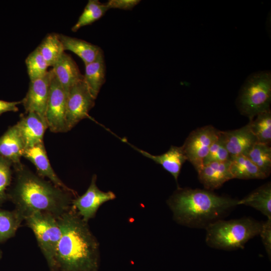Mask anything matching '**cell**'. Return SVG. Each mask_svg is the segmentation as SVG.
I'll return each instance as SVG.
<instances>
[{"instance_id":"7402d4cb","label":"cell","mask_w":271,"mask_h":271,"mask_svg":"<svg viewBox=\"0 0 271 271\" xmlns=\"http://www.w3.org/2000/svg\"><path fill=\"white\" fill-rule=\"evenodd\" d=\"M229 169L233 179H263L266 176L245 156H232Z\"/></svg>"},{"instance_id":"4dcf8cb0","label":"cell","mask_w":271,"mask_h":271,"mask_svg":"<svg viewBox=\"0 0 271 271\" xmlns=\"http://www.w3.org/2000/svg\"><path fill=\"white\" fill-rule=\"evenodd\" d=\"M264 249L268 255L271 256V219H267L262 223L259 234Z\"/></svg>"},{"instance_id":"277c9868","label":"cell","mask_w":271,"mask_h":271,"mask_svg":"<svg viewBox=\"0 0 271 271\" xmlns=\"http://www.w3.org/2000/svg\"><path fill=\"white\" fill-rule=\"evenodd\" d=\"M262 223L250 217L218 220L205 228L206 243L215 249H243L248 240L259 234Z\"/></svg>"},{"instance_id":"5b68a950","label":"cell","mask_w":271,"mask_h":271,"mask_svg":"<svg viewBox=\"0 0 271 271\" xmlns=\"http://www.w3.org/2000/svg\"><path fill=\"white\" fill-rule=\"evenodd\" d=\"M271 72L259 71L250 74L239 91L236 105L240 113L249 120L270 109Z\"/></svg>"},{"instance_id":"cb8c5ba5","label":"cell","mask_w":271,"mask_h":271,"mask_svg":"<svg viewBox=\"0 0 271 271\" xmlns=\"http://www.w3.org/2000/svg\"><path fill=\"white\" fill-rule=\"evenodd\" d=\"M24 221L15 209L9 211L0 208V243L14 237Z\"/></svg>"},{"instance_id":"52a82bcc","label":"cell","mask_w":271,"mask_h":271,"mask_svg":"<svg viewBox=\"0 0 271 271\" xmlns=\"http://www.w3.org/2000/svg\"><path fill=\"white\" fill-rule=\"evenodd\" d=\"M219 130L211 125L198 127L192 131L181 146L188 161L198 172L210 147L218 137Z\"/></svg>"},{"instance_id":"ffe728a7","label":"cell","mask_w":271,"mask_h":271,"mask_svg":"<svg viewBox=\"0 0 271 271\" xmlns=\"http://www.w3.org/2000/svg\"><path fill=\"white\" fill-rule=\"evenodd\" d=\"M64 51L69 50L78 56L85 65L96 59L102 50L96 45L84 40L71 37L63 34H59Z\"/></svg>"},{"instance_id":"d6986e66","label":"cell","mask_w":271,"mask_h":271,"mask_svg":"<svg viewBox=\"0 0 271 271\" xmlns=\"http://www.w3.org/2000/svg\"><path fill=\"white\" fill-rule=\"evenodd\" d=\"M84 81L96 99L105 81V64L103 51L93 62L85 65Z\"/></svg>"},{"instance_id":"d6a6232c","label":"cell","mask_w":271,"mask_h":271,"mask_svg":"<svg viewBox=\"0 0 271 271\" xmlns=\"http://www.w3.org/2000/svg\"><path fill=\"white\" fill-rule=\"evenodd\" d=\"M20 103H21V101L11 102L0 99V115L7 112L18 111L19 108L17 106Z\"/></svg>"},{"instance_id":"d4e9b609","label":"cell","mask_w":271,"mask_h":271,"mask_svg":"<svg viewBox=\"0 0 271 271\" xmlns=\"http://www.w3.org/2000/svg\"><path fill=\"white\" fill-rule=\"evenodd\" d=\"M250 129L257 139V143L270 144L271 111L270 109L256 115L248 123Z\"/></svg>"},{"instance_id":"9a60e30c","label":"cell","mask_w":271,"mask_h":271,"mask_svg":"<svg viewBox=\"0 0 271 271\" xmlns=\"http://www.w3.org/2000/svg\"><path fill=\"white\" fill-rule=\"evenodd\" d=\"M229 161L210 163L204 165L197 172L199 180L205 189L210 191L217 189L233 179L230 172Z\"/></svg>"},{"instance_id":"9c48e42d","label":"cell","mask_w":271,"mask_h":271,"mask_svg":"<svg viewBox=\"0 0 271 271\" xmlns=\"http://www.w3.org/2000/svg\"><path fill=\"white\" fill-rule=\"evenodd\" d=\"M45 117L48 128L53 132H66L67 94L52 69Z\"/></svg>"},{"instance_id":"7c38bea8","label":"cell","mask_w":271,"mask_h":271,"mask_svg":"<svg viewBox=\"0 0 271 271\" xmlns=\"http://www.w3.org/2000/svg\"><path fill=\"white\" fill-rule=\"evenodd\" d=\"M219 136L231 157L245 155L257 143L248 123L234 130H220Z\"/></svg>"},{"instance_id":"83f0119b","label":"cell","mask_w":271,"mask_h":271,"mask_svg":"<svg viewBox=\"0 0 271 271\" xmlns=\"http://www.w3.org/2000/svg\"><path fill=\"white\" fill-rule=\"evenodd\" d=\"M26 64L30 81L41 78L48 72L49 66L37 47L28 55Z\"/></svg>"},{"instance_id":"ac0fdd59","label":"cell","mask_w":271,"mask_h":271,"mask_svg":"<svg viewBox=\"0 0 271 271\" xmlns=\"http://www.w3.org/2000/svg\"><path fill=\"white\" fill-rule=\"evenodd\" d=\"M52 69L67 95L72 86L84 80L76 62L65 52Z\"/></svg>"},{"instance_id":"6da1fadb","label":"cell","mask_w":271,"mask_h":271,"mask_svg":"<svg viewBox=\"0 0 271 271\" xmlns=\"http://www.w3.org/2000/svg\"><path fill=\"white\" fill-rule=\"evenodd\" d=\"M15 180L8 191V200L25 219L36 212L50 213L57 218L71 208L76 192L64 190L35 174L22 163L13 166Z\"/></svg>"},{"instance_id":"e0dca14e","label":"cell","mask_w":271,"mask_h":271,"mask_svg":"<svg viewBox=\"0 0 271 271\" xmlns=\"http://www.w3.org/2000/svg\"><path fill=\"white\" fill-rule=\"evenodd\" d=\"M25 147L16 124L10 126L0 137V157L11 161L14 166L22 164Z\"/></svg>"},{"instance_id":"8992f818","label":"cell","mask_w":271,"mask_h":271,"mask_svg":"<svg viewBox=\"0 0 271 271\" xmlns=\"http://www.w3.org/2000/svg\"><path fill=\"white\" fill-rule=\"evenodd\" d=\"M24 221L35 235L50 271H57L55 255L61 235L57 218L47 212H36L26 217Z\"/></svg>"},{"instance_id":"2e32d148","label":"cell","mask_w":271,"mask_h":271,"mask_svg":"<svg viewBox=\"0 0 271 271\" xmlns=\"http://www.w3.org/2000/svg\"><path fill=\"white\" fill-rule=\"evenodd\" d=\"M130 146L143 156L161 165L173 176L177 182L182 166L187 161L182 147L172 146L166 153L160 155H154L131 145Z\"/></svg>"},{"instance_id":"7a4b0ae2","label":"cell","mask_w":271,"mask_h":271,"mask_svg":"<svg viewBox=\"0 0 271 271\" xmlns=\"http://www.w3.org/2000/svg\"><path fill=\"white\" fill-rule=\"evenodd\" d=\"M57 220L61 235L55 255L57 271H98L99 243L88 222L72 207Z\"/></svg>"},{"instance_id":"484cf974","label":"cell","mask_w":271,"mask_h":271,"mask_svg":"<svg viewBox=\"0 0 271 271\" xmlns=\"http://www.w3.org/2000/svg\"><path fill=\"white\" fill-rule=\"evenodd\" d=\"M245 156L266 176L271 172V147L269 145L256 143Z\"/></svg>"},{"instance_id":"30bf717a","label":"cell","mask_w":271,"mask_h":271,"mask_svg":"<svg viewBox=\"0 0 271 271\" xmlns=\"http://www.w3.org/2000/svg\"><path fill=\"white\" fill-rule=\"evenodd\" d=\"M97 176L93 175L90 184L86 192L81 196L74 198L71 207L82 219L88 221L95 217L99 207L104 203L116 198L115 194L110 191L100 190L96 185Z\"/></svg>"},{"instance_id":"8fae6325","label":"cell","mask_w":271,"mask_h":271,"mask_svg":"<svg viewBox=\"0 0 271 271\" xmlns=\"http://www.w3.org/2000/svg\"><path fill=\"white\" fill-rule=\"evenodd\" d=\"M51 77V70L43 77L30 81L25 97L21 101L26 113H37L46 122V110L49 97Z\"/></svg>"},{"instance_id":"836d02e7","label":"cell","mask_w":271,"mask_h":271,"mask_svg":"<svg viewBox=\"0 0 271 271\" xmlns=\"http://www.w3.org/2000/svg\"><path fill=\"white\" fill-rule=\"evenodd\" d=\"M2 255H3V252L1 249H0V260L2 258Z\"/></svg>"},{"instance_id":"4316f807","label":"cell","mask_w":271,"mask_h":271,"mask_svg":"<svg viewBox=\"0 0 271 271\" xmlns=\"http://www.w3.org/2000/svg\"><path fill=\"white\" fill-rule=\"evenodd\" d=\"M108 10L105 3L102 4L98 0L88 1L72 31L76 32L81 28L92 24L103 17Z\"/></svg>"},{"instance_id":"4fadbf2b","label":"cell","mask_w":271,"mask_h":271,"mask_svg":"<svg viewBox=\"0 0 271 271\" xmlns=\"http://www.w3.org/2000/svg\"><path fill=\"white\" fill-rule=\"evenodd\" d=\"M23 157L35 166L39 176L48 178L52 183L64 190L75 192L67 186L55 173L49 162L43 142L25 149Z\"/></svg>"},{"instance_id":"44dd1931","label":"cell","mask_w":271,"mask_h":271,"mask_svg":"<svg viewBox=\"0 0 271 271\" xmlns=\"http://www.w3.org/2000/svg\"><path fill=\"white\" fill-rule=\"evenodd\" d=\"M238 205L253 207L271 219V183L270 182L255 189L246 197L238 200Z\"/></svg>"},{"instance_id":"1f68e13d","label":"cell","mask_w":271,"mask_h":271,"mask_svg":"<svg viewBox=\"0 0 271 271\" xmlns=\"http://www.w3.org/2000/svg\"><path fill=\"white\" fill-rule=\"evenodd\" d=\"M139 0H109L105 4L109 10L118 9L130 10L140 3Z\"/></svg>"},{"instance_id":"603a6c76","label":"cell","mask_w":271,"mask_h":271,"mask_svg":"<svg viewBox=\"0 0 271 271\" xmlns=\"http://www.w3.org/2000/svg\"><path fill=\"white\" fill-rule=\"evenodd\" d=\"M37 48L49 66L53 67L64 52L59 34L56 33L47 35Z\"/></svg>"},{"instance_id":"f546056e","label":"cell","mask_w":271,"mask_h":271,"mask_svg":"<svg viewBox=\"0 0 271 271\" xmlns=\"http://www.w3.org/2000/svg\"><path fill=\"white\" fill-rule=\"evenodd\" d=\"M230 158L231 156L218 136L210 147L208 153L204 160L203 166L211 162L229 161Z\"/></svg>"},{"instance_id":"f1b7e54d","label":"cell","mask_w":271,"mask_h":271,"mask_svg":"<svg viewBox=\"0 0 271 271\" xmlns=\"http://www.w3.org/2000/svg\"><path fill=\"white\" fill-rule=\"evenodd\" d=\"M13 173L12 163L0 157V206L8 200V191L12 184Z\"/></svg>"},{"instance_id":"ba28073f","label":"cell","mask_w":271,"mask_h":271,"mask_svg":"<svg viewBox=\"0 0 271 271\" xmlns=\"http://www.w3.org/2000/svg\"><path fill=\"white\" fill-rule=\"evenodd\" d=\"M95 100L84 80L70 88L67 95L66 131L88 116L89 111L95 104Z\"/></svg>"},{"instance_id":"3957f363","label":"cell","mask_w":271,"mask_h":271,"mask_svg":"<svg viewBox=\"0 0 271 271\" xmlns=\"http://www.w3.org/2000/svg\"><path fill=\"white\" fill-rule=\"evenodd\" d=\"M238 201L213 191L178 186L167 203L177 223L190 228L205 229L228 214L238 205Z\"/></svg>"},{"instance_id":"5bb4252c","label":"cell","mask_w":271,"mask_h":271,"mask_svg":"<svg viewBox=\"0 0 271 271\" xmlns=\"http://www.w3.org/2000/svg\"><path fill=\"white\" fill-rule=\"evenodd\" d=\"M24 142L25 149L43 142L47 124L35 112L22 114L16 124Z\"/></svg>"}]
</instances>
